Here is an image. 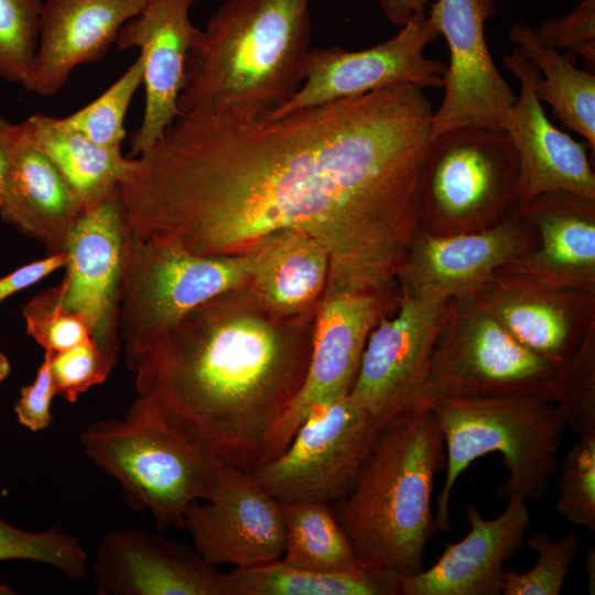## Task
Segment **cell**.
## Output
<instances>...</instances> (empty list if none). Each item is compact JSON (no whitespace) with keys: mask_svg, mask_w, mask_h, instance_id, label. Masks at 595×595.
<instances>
[{"mask_svg":"<svg viewBox=\"0 0 595 595\" xmlns=\"http://www.w3.org/2000/svg\"><path fill=\"white\" fill-rule=\"evenodd\" d=\"M516 208L534 228L537 245L497 272L595 293V198L555 190Z\"/></svg>","mask_w":595,"mask_h":595,"instance_id":"23","label":"cell"},{"mask_svg":"<svg viewBox=\"0 0 595 595\" xmlns=\"http://www.w3.org/2000/svg\"><path fill=\"white\" fill-rule=\"evenodd\" d=\"M518 160L507 131L464 127L431 138L420 230L447 236L497 225L516 205Z\"/></svg>","mask_w":595,"mask_h":595,"instance_id":"8","label":"cell"},{"mask_svg":"<svg viewBox=\"0 0 595 595\" xmlns=\"http://www.w3.org/2000/svg\"><path fill=\"white\" fill-rule=\"evenodd\" d=\"M80 443L89 459L118 482L127 501L150 512L160 530H184L188 507L206 499L221 465L138 399L123 418L91 422Z\"/></svg>","mask_w":595,"mask_h":595,"instance_id":"6","label":"cell"},{"mask_svg":"<svg viewBox=\"0 0 595 595\" xmlns=\"http://www.w3.org/2000/svg\"><path fill=\"white\" fill-rule=\"evenodd\" d=\"M440 36L425 14L412 17L391 39L372 47L311 48L304 79L295 94L268 117L353 98L398 84L422 89L444 86L446 65L425 56V47Z\"/></svg>","mask_w":595,"mask_h":595,"instance_id":"12","label":"cell"},{"mask_svg":"<svg viewBox=\"0 0 595 595\" xmlns=\"http://www.w3.org/2000/svg\"><path fill=\"white\" fill-rule=\"evenodd\" d=\"M445 466L443 434L431 408L380 428L350 490L334 512L361 564L405 578L423 570L435 530L434 479Z\"/></svg>","mask_w":595,"mask_h":595,"instance_id":"4","label":"cell"},{"mask_svg":"<svg viewBox=\"0 0 595 595\" xmlns=\"http://www.w3.org/2000/svg\"><path fill=\"white\" fill-rule=\"evenodd\" d=\"M251 256H203L171 242L126 237L118 329L126 363L209 299L248 283Z\"/></svg>","mask_w":595,"mask_h":595,"instance_id":"7","label":"cell"},{"mask_svg":"<svg viewBox=\"0 0 595 595\" xmlns=\"http://www.w3.org/2000/svg\"><path fill=\"white\" fill-rule=\"evenodd\" d=\"M128 226L118 188L84 210L66 245L63 306L83 316L100 351L115 366L120 344L119 300Z\"/></svg>","mask_w":595,"mask_h":595,"instance_id":"17","label":"cell"},{"mask_svg":"<svg viewBox=\"0 0 595 595\" xmlns=\"http://www.w3.org/2000/svg\"><path fill=\"white\" fill-rule=\"evenodd\" d=\"M554 509L571 524L595 531V437L577 439L567 451Z\"/></svg>","mask_w":595,"mask_h":595,"instance_id":"36","label":"cell"},{"mask_svg":"<svg viewBox=\"0 0 595 595\" xmlns=\"http://www.w3.org/2000/svg\"><path fill=\"white\" fill-rule=\"evenodd\" d=\"M434 412L445 445V480L436 498L435 530H451L450 500L461 474L477 458L493 452L502 456L508 479L499 497L541 499L559 464L556 454L566 428L559 408L549 399L508 394L446 399Z\"/></svg>","mask_w":595,"mask_h":595,"instance_id":"5","label":"cell"},{"mask_svg":"<svg viewBox=\"0 0 595 595\" xmlns=\"http://www.w3.org/2000/svg\"><path fill=\"white\" fill-rule=\"evenodd\" d=\"M24 560L50 565L72 582L88 577V556L79 541L57 527L29 531L0 518V561Z\"/></svg>","mask_w":595,"mask_h":595,"instance_id":"33","label":"cell"},{"mask_svg":"<svg viewBox=\"0 0 595 595\" xmlns=\"http://www.w3.org/2000/svg\"><path fill=\"white\" fill-rule=\"evenodd\" d=\"M316 311L277 313L248 283L225 291L126 363L137 399L208 457L249 472L303 385Z\"/></svg>","mask_w":595,"mask_h":595,"instance_id":"2","label":"cell"},{"mask_svg":"<svg viewBox=\"0 0 595 595\" xmlns=\"http://www.w3.org/2000/svg\"><path fill=\"white\" fill-rule=\"evenodd\" d=\"M451 301L400 294L396 311L371 331L348 394L379 428L425 407L430 360Z\"/></svg>","mask_w":595,"mask_h":595,"instance_id":"11","label":"cell"},{"mask_svg":"<svg viewBox=\"0 0 595 595\" xmlns=\"http://www.w3.org/2000/svg\"><path fill=\"white\" fill-rule=\"evenodd\" d=\"M198 1L149 0L117 35V48H139L143 64L144 110L131 137L130 158L152 145L178 115L187 56L197 29L190 12Z\"/></svg>","mask_w":595,"mask_h":595,"instance_id":"20","label":"cell"},{"mask_svg":"<svg viewBox=\"0 0 595 595\" xmlns=\"http://www.w3.org/2000/svg\"><path fill=\"white\" fill-rule=\"evenodd\" d=\"M67 260L68 256L66 251L55 252L43 259L24 264L0 278V302L66 266Z\"/></svg>","mask_w":595,"mask_h":595,"instance_id":"41","label":"cell"},{"mask_svg":"<svg viewBox=\"0 0 595 595\" xmlns=\"http://www.w3.org/2000/svg\"><path fill=\"white\" fill-rule=\"evenodd\" d=\"M91 572L99 595H228L226 573L195 549L142 529L105 534Z\"/></svg>","mask_w":595,"mask_h":595,"instance_id":"19","label":"cell"},{"mask_svg":"<svg viewBox=\"0 0 595 595\" xmlns=\"http://www.w3.org/2000/svg\"><path fill=\"white\" fill-rule=\"evenodd\" d=\"M399 299L397 282L379 290L323 298L315 315L305 379L273 429L261 463L274 458L288 446L315 405L349 393L371 331L383 316L396 311Z\"/></svg>","mask_w":595,"mask_h":595,"instance_id":"13","label":"cell"},{"mask_svg":"<svg viewBox=\"0 0 595 595\" xmlns=\"http://www.w3.org/2000/svg\"><path fill=\"white\" fill-rule=\"evenodd\" d=\"M84 210L26 121L18 123L0 205L2 219L55 253L65 251Z\"/></svg>","mask_w":595,"mask_h":595,"instance_id":"25","label":"cell"},{"mask_svg":"<svg viewBox=\"0 0 595 595\" xmlns=\"http://www.w3.org/2000/svg\"><path fill=\"white\" fill-rule=\"evenodd\" d=\"M561 365L522 346L474 298L453 299L432 351L423 403L508 394L551 400Z\"/></svg>","mask_w":595,"mask_h":595,"instance_id":"9","label":"cell"},{"mask_svg":"<svg viewBox=\"0 0 595 595\" xmlns=\"http://www.w3.org/2000/svg\"><path fill=\"white\" fill-rule=\"evenodd\" d=\"M380 428L349 394L315 405L288 446L249 473L280 504L342 499L356 477Z\"/></svg>","mask_w":595,"mask_h":595,"instance_id":"10","label":"cell"},{"mask_svg":"<svg viewBox=\"0 0 595 595\" xmlns=\"http://www.w3.org/2000/svg\"><path fill=\"white\" fill-rule=\"evenodd\" d=\"M184 530L210 564L250 567L282 558V505L246 470L221 464L204 500L187 509Z\"/></svg>","mask_w":595,"mask_h":595,"instance_id":"16","label":"cell"},{"mask_svg":"<svg viewBox=\"0 0 595 595\" xmlns=\"http://www.w3.org/2000/svg\"><path fill=\"white\" fill-rule=\"evenodd\" d=\"M53 354L45 350L34 381L21 388L13 408L18 422L32 432L47 429L53 421L51 403L56 394L51 369Z\"/></svg>","mask_w":595,"mask_h":595,"instance_id":"40","label":"cell"},{"mask_svg":"<svg viewBox=\"0 0 595 595\" xmlns=\"http://www.w3.org/2000/svg\"><path fill=\"white\" fill-rule=\"evenodd\" d=\"M36 143L53 162L72 192L90 208L110 196L130 164L120 148L100 145L61 126L55 117L35 113L25 119Z\"/></svg>","mask_w":595,"mask_h":595,"instance_id":"28","label":"cell"},{"mask_svg":"<svg viewBox=\"0 0 595 595\" xmlns=\"http://www.w3.org/2000/svg\"><path fill=\"white\" fill-rule=\"evenodd\" d=\"M62 282L22 307L26 334L45 350L64 351L91 337L86 320L62 304Z\"/></svg>","mask_w":595,"mask_h":595,"instance_id":"37","label":"cell"},{"mask_svg":"<svg viewBox=\"0 0 595 595\" xmlns=\"http://www.w3.org/2000/svg\"><path fill=\"white\" fill-rule=\"evenodd\" d=\"M249 252L248 284L269 309L294 315L318 307L328 284L329 257L316 238L299 229H281Z\"/></svg>","mask_w":595,"mask_h":595,"instance_id":"26","label":"cell"},{"mask_svg":"<svg viewBox=\"0 0 595 595\" xmlns=\"http://www.w3.org/2000/svg\"><path fill=\"white\" fill-rule=\"evenodd\" d=\"M11 370L8 357L0 351V385L7 379Z\"/></svg>","mask_w":595,"mask_h":595,"instance_id":"45","label":"cell"},{"mask_svg":"<svg viewBox=\"0 0 595 595\" xmlns=\"http://www.w3.org/2000/svg\"><path fill=\"white\" fill-rule=\"evenodd\" d=\"M496 0H437L429 17L447 44L444 97L431 117V138L473 127L509 131L516 95L488 50L485 24Z\"/></svg>","mask_w":595,"mask_h":595,"instance_id":"14","label":"cell"},{"mask_svg":"<svg viewBox=\"0 0 595 595\" xmlns=\"http://www.w3.org/2000/svg\"><path fill=\"white\" fill-rule=\"evenodd\" d=\"M149 0H44L30 93L52 96L83 64L100 61Z\"/></svg>","mask_w":595,"mask_h":595,"instance_id":"24","label":"cell"},{"mask_svg":"<svg viewBox=\"0 0 595 595\" xmlns=\"http://www.w3.org/2000/svg\"><path fill=\"white\" fill-rule=\"evenodd\" d=\"M515 339L564 363L595 327V293L495 272L473 296Z\"/></svg>","mask_w":595,"mask_h":595,"instance_id":"18","label":"cell"},{"mask_svg":"<svg viewBox=\"0 0 595 595\" xmlns=\"http://www.w3.org/2000/svg\"><path fill=\"white\" fill-rule=\"evenodd\" d=\"M551 401L577 439L595 437V327L562 363Z\"/></svg>","mask_w":595,"mask_h":595,"instance_id":"32","label":"cell"},{"mask_svg":"<svg viewBox=\"0 0 595 595\" xmlns=\"http://www.w3.org/2000/svg\"><path fill=\"white\" fill-rule=\"evenodd\" d=\"M509 40L539 71L536 95L554 116L583 137L595 152V75L577 66V56L562 53L539 39L526 22L515 23Z\"/></svg>","mask_w":595,"mask_h":595,"instance_id":"27","label":"cell"},{"mask_svg":"<svg viewBox=\"0 0 595 595\" xmlns=\"http://www.w3.org/2000/svg\"><path fill=\"white\" fill-rule=\"evenodd\" d=\"M537 240L516 205L482 231L437 236L418 229L396 277L399 292L431 300L473 298L493 273L533 249Z\"/></svg>","mask_w":595,"mask_h":595,"instance_id":"15","label":"cell"},{"mask_svg":"<svg viewBox=\"0 0 595 595\" xmlns=\"http://www.w3.org/2000/svg\"><path fill=\"white\" fill-rule=\"evenodd\" d=\"M496 518L484 519L474 505L466 506L467 534L446 544L439 560L428 570L401 578V595H498L505 563L523 545L531 526L527 501L519 495L508 499Z\"/></svg>","mask_w":595,"mask_h":595,"instance_id":"22","label":"cell"},{"mask_svg":"<svg viewBox=\"0 0 595 595\" xmlns=\"http://www.w3.org/2000/svg\"><path fill=\"white\" fill-rule=\"evenodd\" d=\"M537 35L544 44L595 65V0H582L569 13L544 21Z\"/></svg>","mask_w":595,"mask_h":595,"instance_id":"39","label":"cell"},{"mask_svg":"<svg viewBox=\"0 0 595 595\" xmlns=\"http://www.w3.org/2000/svg\"><path fill=\"white\" fill-rule=\"evenodd\" d=\"M113 366L98 348L93 337L56 354L51 369L56 394L69 403L108 378Z\"/></svg>","mask_w":595,"mask_h":595,"instance_id":"38","label":"cell"},{"mask_svg":"<svg viewBox=\"0 0 595 595\" xmlns=\"http://www.w3.org/2000/svg\"><path fill=\"white\" fill-rule=\"evenodd\" d=\"M524 542L537 553L538 560L534 566L524 573L506 569L501 594L559 595L580 549L577 534L571 532L552 542L547 533L539 531L526 538Z\"/></svg>","mask_w":595,"mask_h":595,"instance_id":"35","label":"cell"},{"mask_svg":"<svg viewBox=\"0 0 595 595\" xmlns=\"http://www.w3.org/2000/svg\"><path fill=\"white\" fill-rule=\"evenodd\" d=\"M431 0H379L380 8L396 26L404 25L412 17L425 14Z\"/></svg>","mask_w":595,"mask_h":595,"instance_id":"42","label":"cell"},{"mask_svg":"<svg viewBox=\"0 0 595 595\" xmlns=\"http://www.w3.org/2000/svg\"><path fill=\"white\" fill-rule=\"evenodd\" d=\"M432 113L411 84L277 117L180 112L119 180L128 229L203 256L299 229L328 252L325 295L383 289L420 227Z\"/></svg>","mask_w":595,"mask_h":595,"instance_id":"1","label":"cell"},{"mask_svg":"<svg viewBox=\"0 0 595 595\" xmlns=\"http://www.w3.org/2000/svg\"><path fill=\"white\" fill-rule=\"evenodd\" d=\"M17 126L18 123H12L8 119L0 117V205L10 165Z\"/></svg>","mask_w":595,"mask_h":595,"instance_id":"43","label":"cell"},{"mask_svg":"<svg viewBox=\"0 0 595 595\" xmlns=\"http://www.w3.org/2000/svg\"><path fill=\"white\" fill-rule=\"evenodd\" d=\"M586 572L588 578V591L591 594L595 593V552L594 548H591L586 559Z\"/></svg>","mask_w":595,"mask_h":595,"instance_id":"44","label":"cell"},{"mask_svg":"<svg viewBox=\"0 0 595 595\" xmlns=\"http://www.w3.org/2000/svg\"><path fill=\"white\" fill-rule=\"evenodd\" d=\"M501 63L520 84L508 131L518 160L516 204L555 190L595 198L587 148L548 118L534 90L538 68L516 47Z\"/></svg>","mask_w":595,"mask_h":595,"instance_id":"21","label":"cell"},{"mask_svg":"<svg viewBox=\"0 0 595 595\" xmlns=\"http://www.w3.org/2000/svg\"><path fill=\"white\" fill-rule=\"evenodd\" d=\"M42 0H0V78L30 90Z\"/></svg>","mask_w":595,"mask_h":595,"instance_id":"34","label":"cell"},{"mask_svg":"<svg viewBox=\"0 0 595 595\" xmlns=\"http://www.w3.org/2000/svg\"><path fill=\"white\" fill-rule=\"evenodd\" d=\"M142 78L143 64L139 55L97 98L64 118H56L57 122L100 145L121 148L126 138L125 118Z\"/></svg>","mask_w":595,"mask_h":595,"instance_id":"31","label":"cell"},{"mask_svg":"<svg viewBox=\"0 0 595 595\" xmlns=\"http://www.w3.org/2000/svg\"><path fill=\"white\" fill-rule=\"evenodd\" d=\"M401 578L359 570L322 572L298 567L281 559L226 573L228 595H399Z\"/></svg>","mask_w":595,"mask_h":595,"instance_id":"29","label":"cell"},{"mask_svg":"<svg viewBox=\"0 0 595 595\" xmlns=\"http://www.w3.org/2000/svg\"><path fill=\"white\" fill-rule=\"evenodd\" d=\"M281 505L284 519L283 562L322 572L366 569L328 504L302 500Z\"/></svg>","mask_w":595,"mask_h":595,"instance_id":"30","label":"cell"},{"mask_svg":"<svg viewBox=\"0 0 595 595\" xmlns=\"http://www.w3.org/2000/svg\"><path fill=\"white\" fill-rule=\"evenodd\" d=\"M310 41V0H227L193 35L178 113L267 116L302 85Z\"/></svg>","mask_w":595,"mask_h":595,"instance_id":"3","label":"cell"}]
</instances>
